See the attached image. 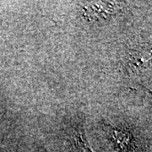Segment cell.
<instances>
[{
	"label": "cell",
	"mask_w": 152,
	"mask_h": 152,
	"mask_svg": "<svg viewBox=\"0 0 152 152\" xmlns=\"http://www.w3.org/2000/svg\"><path fill=\"white\" fill-rule=\"evenodd\" d=\"M151 60V49L132 50L128 55L126 61V69L128 73L135 74L140 70L147 68Z\"/></svg>",
	"instance_id": "6da1fadb"
},
{
	"label": "cell",
	"mask_w": 152,
	"mask_h": 152,
	"mask_svg": "<svg viewBox=\"0 0 152 152\" xmlns=\"http://www.w3.org/2000/svg\"><path fill=\"white\" fill-rule=\"evenodd\" d=\"M85 5V15L91 20H100L106 18L116 10V3L110 2H93L86 3Z\"/></svg>",
	"instance_id": "3957f363"
},
{
	"label": "cell",
	"mask_w": 152,
	"mask_h": 152,
	"mask_svg": "<svg viewBox=\"0 0 152 152\" xmlns=\"http://www.w3.org/2000/svg\"><path fill=\"white\" fill-rule=\"evenodd\" d=\"M110 140L113 149L118 152H132L134 149V136L127 131L113 129L110 133Z\"/></svg>",
	"instance_id": "7a4b0ae2"
},
{
	"label": "cell",
	"mask_w": 152,
	"mask_h": 152,
	"mask_svg": "<svg viewBox=\"0 0 152 152\" xmlns=\"http://www.w3.org/2000/svg\"><path fill=\"white\" fill-rule=\"evenodd\" d=\"M70 152H93L83 132L74 130L70 135Z\"/></svg>",
	"instance_id": "277c9868"
}]
</instances>
